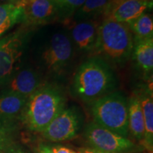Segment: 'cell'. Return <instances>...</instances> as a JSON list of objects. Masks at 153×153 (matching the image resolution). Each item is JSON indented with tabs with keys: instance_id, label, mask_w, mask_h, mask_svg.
<instances>
[{
	"instance_id": "cell-13",
	"label": "cell",
	"mask_w": 153,
	"mask_h": 153,
	"mask_svg": "<svg viewBox=\"0 0 153 153\" xmlns=\"http://www.w3.org/2000/svg\"><path fill=\"white\" fill-rule=\"evenodd\" d=\"M138 97L145 122V137L143 145L145 149L152 153L153 150V99L152 89L148 88L136 93Z\"/></svg>"
},
{
	"instance_id": "cell-26",
	"label": "cell",
	"mask_w": 153,
	"mask_h": 153,
	"mask_svg": "<svg viewBox=\"0 0 153 153\" xmlns=\"http://www.w3.org/2000/svg\"><path fill=\"white\" fill-rule=\"evenodd\" d=\"M0 1L5 2V4H16L19 0H0Z\"/></svg>"
},
{
	"instance_id": "cell-7",
	"label": "cell",
	"mask_w": 153,
	"mask_h": 153,
	"mask_svg": "<svg viewBox=\"0 0 153 153\" xmlns=\"http://www.w3.org/2000/svg\"><path fill=\"white\" fill-rule=\"evenodd\" d=\"M85 117L77 106L65 108L48 124L41 134L53 143L70 140L79 135L83 127Z\"/></svg>"
},
{
	"instance_id": "cell-21",
	"label": "cell",
	"mask_w": 153,
	"mask_h": 153,
	"mask_svg": "<svg viewBox=\"0 0 153 153\" xmlns=\"http://www.w3.org/2000/svg\"><path fill=\"white\" fill-rule=\"evenodd\" d=\"M57 6L62 16L70 15L83 4L86 0H51Z\"/></svg>"
},
{
	"instance_id": "cell-16",
	"label": "cell",
	"mask_w": 153,
	"mask_h": 153,
	"mask_svg": "<svg viewBox=\"0 0 153 153\" xmlns=\"http://www.w3.org/2000/svg\"><path fill=\"white\" fill-rule=\"evenodd\" d=\"M133 58L136 66L145 76L152 73L153 38L134 41Z\"/></svg>"
},
{
	"instance_id": "cell-15",
	"label": "cell",
	"mask_w": 153,
	"mask_h": 153,
	"mask_svg": "<svg viewBox=\"0 0 153 153\" xmlns=\"http://www.w3.org/2000/svg\"><path fill=\"white\" fill-rule=\"evenodd\" d=\"M27 99L22 95L4 91L0 97V118L15 122L20 118Z\"/></svg>"
},
{
	"instance_id": "cell-23",
	"label": "cell",
	"mask_w": 153,
	"mask_h": 153,
	"mask_svg": "<svg viewBox=\"0 0 153 153\" xmlns=\"http://www.w3.org/2000/svg\"><path fill=\"white\" fill-rule=\"evenodd\" d=\"M36 153H53L51 149V146L49 145L40 143L36 148Z\"/></svg>"
},
{
	"instance_id": "cell-22",
	"label": "cell",
	"mask_w": 153,
	"mask_h": 153,
	"mask_svg": "<svg viewBox=\"0 0 153 153\" xmlns=\"http://www.w3.org/2000/svg\"><path fill=\"white\" fill-rule=\"evenodd\" d=\"M51 149L53 153H79L71 148H67L62 145H53L51 146Z\"/></svg>"
},
{
	"instance_id": "cell-12",
	"label": "cell",
	"mask_w": 153,
	"mask_h": 153,
	"mask_svg": "<svg viewBox=\"0 0 153 153\" xmlns=\"http://www.w3.org/2000/svg\"><path fill=\"white\" fill-rule=\"evenodd\" d=\"M41 77L33 69L27 68L13 74L6 85L5 91L28 98L43 85Z\"/></svg>"
},
{
	"instance_id": "cell-1",
	"label": "cell",
	"mask_w": 153,
	"mask_h": 153,
	"mask_svg": "<svg viewBox=\"0 0 153 153\" xmlns=\"http://www.w3.org/2000/svg\"><path fill=\"white\" fill-rule=\"evenodd\" d=\"M117 85V77L110 64L94 56L82 62L76 69L70 92L74 98L90 104L114 91Z\"/></svg>"
},
{
	"instance_id": "cell-17",
	"label": "cell",
	"mask_w": 153,
	"mask_h": 153,
	"mask_svg": "<svg viewBox=\"0 0 153 153\" xmlns=\"http://www.w3.org/2000/svg\"><path fill=\"white\" fill-rule=\"evenodd\" d=\"M111 0H86L75 11L74 19L76 21L95 19L99 16L106 18Z\"/></svg>"
},
{
	"instance_id": "cell-28",
	"label": "cell",
	"mask_w": 153,
	"mask_h": 153,
	"mask_svg": "<svg viewBox=\"0 0 153 153\" xmlns=\"http://www.w3.org/2000/svg\"><path fill=\"white\" fill-rule=\"evenodd\" d=\"M0 153H4V152H0Z\"/></svg>"
},
{
	"instance_id": "cell-18",
	"label": "cell",
	"mask_w": 153,
	"mask_h": 153,
	"mask_svg": "<svg viewBox=\"0 0 153 153\" xmlns=\"http://www.w3.org/2000/svg\"><path fill=\"white\" fill-rule=\"evenodd\" d=\"M23 10L14 4H0V36L15 25L22 22Z\"/></svg>"
},
{
	"instance_id": "cell-10",
	"label": "cell",
	"mask_w": 153,
	"mask_h": 153,
	"mask_svg": "<svg viewBox=\"0 0 153 153\" xmlns=\"http://www.w3.org/2000/svg\"><path fill=\"white\" fill-rule=\"evenodd\" d=\"M152 7V1L148 0H111L108 17L118 22L128 24Z\"/></svg>"
},
{
	"instance_id": "cell-11",
	"label": "cell",
	"mask_w": 153,
	"mask_h": 153,
	"mask_svg": "<svg viewBox=\"0 0 153 153\" xmlns=\"http://www.w3.org/2000/svg\"><path fill=\"white\" fill-rule=\"evenodd\" d=\"M101 22L96 19L80 21L71 27L72 42L82 52H92L94 48L99 26Z\"/></svg>"
},
{
	"instance_id": "cell-19",
	"label": "cell",
	"mask_w": 153,
	"mask_h": 153,
	"mask_svg": "<svg viewBox=\"0 0 153 153\" xmlns=\"http://www.w3.org/2000/svg\"><path fill=\"white\" fill-rule=\"evenodd\" d=\"M132 33L135 35L134 41L153 38L152 17L148 13H143L128 24Z\"/></svg>"
},
{
	"instance_id": "cell-3",
	"label": "cell",
	"mask_w": 153,
	"mask_h": 153,
	"mask_svg": "<svg viewBox=\"0 0 153 153\" xmlns=\"http://www.w3.org/2000/svg\"><path fill=\"white\" fill-rule=\"evenodd\" d=\"M133 46V33L128 25L108 17L99 25L92 52L108 64L122 65L131 57Z\"/></svg>"
},
{
	"instance_id": "cell-27",
	"label": "cell",
	"mask_w": 153,
	"mask_h": 153,
	"mask_svg": "<svg viewBox=\"0 0 153 153\" xmlns=\"http://www.w3.org/2000/svg\"><path fill=\"white\" fill-rule=\"evenodd\" d=\"M148 1H152V0H148Z\"/></svg>"
},
{
	"instance_id": "cell-24",
	"label": "cell",
	"mask_w": 153,
	"mask_h": 153,
	"mask_svg": "<svg viewBox=\"0 0 153 153\" xmlns=\"http://www.w3.org/2000/svg\"><path fill=\"white\" fill-rule=\"evenodd\" d=\"M4 153H28L26 152L24 149H23L22 147L18 146V145H13L12 146H11L10 148L7 149L5 152H4Z\"/></svg>"
},
{
	"instance_id": "cell-20",
	"label": "cell",
	"mask_w": 153,
	"mask_h": 153,
	"mask_svg": "<svg viewBox=\"0 0 153 153\" xmlns=\"http://www.w3.org/2000/svg\"><path fill=\"white\" fill-rule=\"evenodd\" d=\"M16 124L14 121H9L0 118V152H5L14 145V131Z\"/></svg>"
},
{
	"instance_id": "cell-5",
	"label": "cell",
	"mask_w": 153,
	"mask_h": 153,
	"mask_svg": "<svg viewBox=\"0 0 153 153\" xmlns=\"http://www.w3.org/2000/svg\"><path fill=\"white\" fill-rule=\"evenodd\" d=\"M83 137L91 148L103 152L114 153H140L144 150L142 145L108 130L94 121L88 123L84 128Z\"/></svg>"
},
{
	"instance_id": "cell-2",
	"label": "cell",
	"mask_w": 153,
	"mask_h": 153,
	"mask_svg": "<svg viewBox=\"0 0 153 153\" xmlns=\"http://www.w3.org/2000/svg\"><path fill=\"white\" fill-rule=\"evenodd\" d=\"M67 98L62 88L43 83L28 97L20 120L28 131L41 133L66 107Z\"/></svg>"
},
{
	"instance_id": "cell-9",
	"label": "cell",
	"mask_w": 153,
	"mask_h": 153,
	"mask_svg": "<svg viewBox=\"0 0 153 153\" xmlns=\"http://www.w3.org/2000/svg\"><path fill=\"white\" fill-rule=\"evenodd\" d=\"M16 4L22 8V22L26 26L47 24L62 16L51 0H19Z\"/></svg>"
},
{
	"instance_id": "cell-4",
	"label": "cell",
	"mask_w": 153,
	"mask_h": 153,
	"mask_svg": "<svg viewBox=\"0 0 153 153\" xmlns=\"http://www.w3.org/2000/svg\"><path fill=\"white\" fill-rule=\"evenodd\" d=\"M93 121L121 136L128 137V102L114 91L89 104Z\"/></svg>"
},
{
	"instance_id": "cell-6",
	"label": "cell",
	"mask_w": 153,
	"mask_h": 153,
	"mask_svg": "<svg viewBox=\"0 0 153 153\" xmlns=\"http://www.w3.org/2000/svg\"><path fill=\"white\" fill-rule=\"evenodd\" d=\"M73 49V44L68 35L53 34L41 53V67L48 74L60 75L71 62Z\"/></svg>"
},
{
	"instance_id": "cell-14",
	"label": "cell",
	"mask_w": 153,
	"mask_h": 153,
	"mask_svg": "<svg viewBox=\"0 0 153 153\" xmlns=\"http://www.w3.org/2000/svg\"><path fill=\"white\" fill-rule=\"evenodd\" d=\"M128 136L135 142L143 143L145 137V122L143 111L136 94L128 99Z\"/></svg>"
},
{
	"instance_id": "cell-25",
	"label": "cell",
	"mask_w": 153,
	"mask_h": 153,
	"mask_svg": "<svg viewBox=\"0 0 153 153\" xmlns=\"http://www.w3.org/2000/svg\"><path fill=\"white\" fill-rule=\"evenodd\" d=\"M79 153H114V152H103V151H100L96 149L89 148H82L79 150Z\"/></svg>"
},
{
	"instance_id": "cell-8",
	"label": "cell",
	"mask_w": 153,
	"mask_h": 153,
	"mask_svg": "<svg viewBox=\"0 0 153 153\" xmlns=\"http://www.w3.org/2000/svg\"><path fill=\"white\" fill-rule=\"evenodd\" d=\"M24 32L17 30L0 39V87L7 84L20 62L26 39Z\"/></svg>"
}]
</instances>
